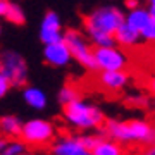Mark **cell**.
Listing matches in <instances>:
<instances>
[{"instance_id":"4","label":"cell","mask_w":155,"mask_h":155,"mask_svg":"<svg viewBox=\"0 0 155 155\" xmlns=\"http://www.w3.org/2000/svg\"><path fill=\"white\" fill-rule=\"evenodd\" d=\"M0 74L9 79L11 86H24L28 81L26 59L16 50L0 52Z\"/></svg>"},{"instance_id":"1","label":"cell","mask_w":155,"mask_h":155,"mask_svg":"<svg viewBox=\"0 0 155 155\" xmlns=\"http://www.w3.org/2000/svg\"><path fill=\"white\" fill-rule=\"evenodd\" d=\"M105 136L116 140L122 145H138V147H155V124L147 119H109L104 121Z\"/></svg>"},{"instance_id":"9","label":"cell","mask_w":155,"mask_h":155,"mask_svg":"<svg viewBox=\"0 0 155 155\" xmlns=\"http://www.w3.org/2000/svg\"><path fill=\"white\" fill-rule=\"evenodd\" d=\"M62 22L59 14L54 11H48L41 19V26H40V40L47 43H54V41H61L62 40Z\"/></svg>"},{"instance_id":"25","label":"cell","mask_w":155,"mask_h":155,"mask_svg":"<svg viewBox=\"0 0 155 155\" xmlns=\"http://www.w3.org/2000/svg\"><path fill=\"white\" fill-rule=\"evenodd\" d=\"M124 5H126L127 11H131V9L140 7V0H126V2H124Z\"/></svg>"},{"instance_id":"19","label":"cell","mask_w":155,"mask_h":155,"mask_svg":"<svg viewBox=\"0 0 155 155\" xmlns=\"http://www.w3.org/2000/svg\"><path fill=\"white\" fill-rule=\"evenodd\" d=\"M79 98V91H78L76 86H72V84H66V86H62L59 90V93H57V100H59V104L62 107L67 105V104H71L72 100Z\"/></svg>"},{"instance_id":"18","label":"cell","mask_w":155,"mask_h":155,"mask_svg":"<svg viewBox=\"0 0 155 155\" xmlns=\"http://www.w3.org/2000/svg\"><path fill=\"white\" fill-rule=\"evenodd\" d=\"M86 35L95 43V47H112V45H116L114 35L104 33V31H86Z\"/></svg>"},{"instance_id":"12","label":"cell","mask_w":155,"mask_h":155,"mask_svg":"<svg viewBox=\"0 0 155 155\" xmlns=\"http://www.w3.org/2000/svg\"><path fill=\"white\" fill-rule=\"evenodd\" d=\"M114 38H116V45H121V47L129 48V47L138 45L140 40H141V36H140L138 29L131 28L127 22H121L119 28L114 31Z\"/></svg>"},{"instance_id":"3","label":"cell","mask_w":155,"mask_h":155,"mask_svg":"<svg viewBox=\"0 0 155 155\" xmlns=\"http://www.w3.org/2000/svg\"><path fill=\"white\" fill-rule=\"evenodd\" d=\"M121 22H124V12L119 7L104 5L84 17V28L86 31H104L114 35Z\"/></svg>"},{"instance_id":"31","label":"cell","mask_w":155,"mask_h":155,"mask_svg":"<svg viewBox=\"0 0 155 155\" xmlns=\"http://www.w3.org/2000/svg\"><path fill=\"white\" fill-rule=\"evenodd\" d=\"M152 116H153V119H155V98H153V102H152Z\"/></svg>"},{"instance_id":"26","label":"cell","mask_w":155,"mask_h":155,"mask_svg":"<svg viewBox=\"0 0 155 155\" xmlns=\"http://www.w3.org/2000/svg\"><path fill=\"white\" fill-rule=\"evenodd\" d=\"M7 9H9V0H0V17L5 16Z\"/></svg>"},{"instance_id":"22","label":"cell","mask_w":155,"mask_h":155,"mask_svg":"<svg viewBox=\"0 0 155 155\" xmlns=\"http://www.w3.org/2000/svg\"><path fill=\"white\" fill-rule=\"evenodd\" d=\"M100 138H102L100 134H81V136H79L81 143H83L86 148H90V150H91L95 145H97V141H98Z\"/></svg>"},{"instance_id":"16","label":"cell","mask_w":155,"mask_h":155,"mask_svg":"<svg viewBox=\"0 0 155 155\" xmlns=\"http://www.w3.org/2000/svg\"><path fill=\"white\" fill-rule=\"evenodd\" d=\"M152 17H150V12L148 9H143V7L140 5L136 9H131V11H127V16H124V22H127L131 28L134 29H141L150 21Z\"/></svg>"},{"instance_id":"28","label":"cell","mask_w":155,"mask_h":155,"mask_svg":"<svg viewBox=\"0 0 155 155\" xmlns=\"http://www.w3.org/2000/svg\"><path fill=\"white\" fill-rule=\"evenodd\" d=\"M138 155H155V147H143Z\"/></svg>"},{"instance_id":"13","label":"cell","mask_w":155,"mask_h":155,"mask_svg":"<svg viewBox=\"0 0 155 155\" xmlns=\"http://www.w3.org/2000/svg\"><path fill=\"white\" fill-rule=\"evenodd\" d=\"M22 100L26 102V105L35 109V110H43L48 104L47 93L38 86H26L22 90Z\"/></svg>"},{"instance_id":"2","label":"cell","mask_w":155,"mask_h":155,"mask_svg":"<svg viewBox=\"0 0 155 155\" xmlns=\"http://www.w3.org/2000/svg\"><path fill=\"white\" fill-rule=\"evenodd\" d=\"M64 119L74 129L93 131L104 124L105 116L98 105H95V104L79 97V98L72 100L71 104L64 105Z\"/></svg>"},{"instance_id":"8","label":"cell","mask_w":155,"mask_h":155,"mask_svg":"<svg viewBox=\"0 0 155 155\" xmlns=\"http://www.w3.org/2000/svg\"><path fill=\"white\" fill-rule=\"evenodd\" d=\"M50 155H91V150L86 148L79 136H61L50 147Z\"/></svg>"},{"instance_id":"23","label":"cell","mask_w":155,"mask_h":155,"mask_svg":"<svg viewBox=\"0 0 155 155\" xmlns=\"http://www.w3.org/2000/svg\"><path fill=\"white\" fill-rule=\"evenodd\" d=\"M127 104L133 107H147L148 105V98L143 95H133V97H127Z\"/></svg>"},{"instance_id":"27","label":"cell","mask_w":155,"mask_h":155,"mask_svg":"<svg viewBox=\"0 0 155 155\" xmlns=\"http://www.w3.org/2000/svg\"><path fill=\"white\" fill-rule=\"evenodd\" d=\"M148 91L155 97V74H152L148 79Z\"/></svg>"},{"instance_id":"24","label":"cell","mask_w":155,"mask_h":155,"mask_svg":"<svg viewBox=\"0 0 155 155\" xmlns=\"http://www.w3.org/2000/svg\"><path fill=\"white\" fill-rule=\"evenodd\" d=\"M9 90H11V83H9V79H7L4 74H0V100L9 93Z\"/></svg>"},{"instance_id":"6","label":"cell","mask_w":155,"mask_h":155,"mask_svg":"<svg viewBox=\"0 0 155 155\" xmlns=\"http://www.w3.org/2000/svg\"><path fill=\"white\" fill-rule=\"evenodd\" d=\"M62 40L66 41L67 48H69V52H71V55L74 61H78L84 69H88V71H97L93 48L90 47L86 36L81 31H78V29H67L66 33L62 35Z\"/></svg>"},{"instance_id":"17","label":"cell","mask_w":155,"mask_h":155,"mask_svg":"<svg viewBox=\"0 0 155 155\" xmlns=\"http://www.w3.org/2000/svg\"><path fill=\"white\" fill-rule=\"evenodd\" d=\"M0 155H29V150H28V145L24 143L22 140L9 138L4 150L0 152Z\"/></svg>"},{"instance_id":"21","label":"cell","mask_w":155,"mask_h":155,"mask_svg":"<svg viewBox=\"0 0 155 155\" xmlns=\"http://www.w3.org/2000/svg\"><path fill=\"white\" fill-rule=\"evenodd\" d=\"M140 36H141V40L148 41V43H155V21L153 19H150L143 28L140 29Z\"/></svg>"},{"instance_id":"32","label":"cell","mask_w":155,"mask_h":155,"mask_svg":"<svg viewBox=\"0 0 155 155\" xmlns=\"http://www.w3.org/2000/svg\"><path fill=\"white\" fill-rule=\"evenodd\" d=\"M150 2V7H155V0H148Z\"/></svg>"},{"instance_id":"10","label":"cell","mask_w":155,"mask_h":155,"mask_svg":"<svg viewBox=\"0 0 155 155\" xmlns=\"http://www.w3.org/2000/svg\"><path fill=\"white\" fill-rule=\"evenodd\" d=\"M43 59L45 62L52 67H66L72 61V55L64 40L61 41H54V43H47L43 48Z\"/></svg>"},{"instance_id":"5","label":"cell","mask_w":155,"mask_h":155,"mask_svg":"<svg viewBox=\"0 0 155 155\" xmlns=\"http://www.w3.org/2000/svg\"><path fill=\"white\" fill-rule=\"evenodd\" d=\"M19 138L26 145H31V147H43V145H48L54 141L55 126L47 119L35 117V119L22 122Z\"/></svg>"},{"instance_id":"29","label":"cell","mask_w":155,"mask_h":155,"mask_svg":"<svg viewBox=\"0 0 155 155\" xmlns=\"http://www.w3.org/2000/svg\"><path fill=\"white\" fill-rule=\"evenodd\" d=\"M7 140H9V138H5V136H2V134H0V152L4 150V147H5V143H7Z\"/></svg>"},{"instance_id":"14","label":"cell","mask_w":155,"mask_h":155,"mask_svg":"<svg viewBox=\"0 0 155 155\" xmlns=\"http://www.w3.org/2000/svg\"><path fill=\"white\" fill-rule=\"evenodd\" d=\"M91 155H126V150L122 143L109 136H102L91 148Z\"/></svg>"},{"instance_id":"20","label":"cell","mask_w":155,"mask_h":155,"mask_svg":"<svg viewBox=\"0 0 155 155\" xmlns=\"http://www.w3.org/2000/svg\"><path fill=\"white\" fill-rule=\"evenodd\" d=\"M4 17H5L9 22H12V24H22L24 19H26V17H24V11H22L17 4H11V2H9V9H7Z\"/></svg>"},{"instance_id":"11","label":"cell","mask_w":155,"mask_h":155,"mask_svg":"<svg viewBox=\"0 0 155 155\" xmlns=\"http://www.w3.org/2000/svg\"><path fill=\"white\" fill-rule=\"evenodd\" d=\"M97 81L105 91L117 93V91H122L129 84V74L126 72V69H121V71H100Z\"/></svg>"},{"instance_id":"30","label":"cell","mask_w":155,"mask_h":155,"mask_svg":"<svg viewBox=\"0 0 155 155\" xmlns=\"http://www.w3.org/2000/svg\"><path fill=\"white\" fill-rule=\"evenodd\" d=\"M148 12H150V17H152V19L155 21V7H150Z\"/></svg>"},{"instance_id":"7","label":"cell","mask_w":155,"mask_h":155,"mask_svg":"<svg viewBox=\"0 0 155 155\" xmlns=\"http://www.w3.org/2000/svg\"><path fill=\"white\" fill-rule=\"evenodd\" d=\"M93 57L98 71H121L129 66V57L117 45L97 47L93 50Z\"/></svg>"},{"instance_id":"15","label":"cell","mask_w":155,"mask_h":155,"mask_svg":"<svg viewBox=\"0 0 155 155\" xmlns=\"http://www.w3.org/2000/svg\"><path fill=\"white\" fill-rule=\"evenodd\" d=\"M22 121L17 116H2L0 117V134L5 138H19Z\"/></svg>"}]
</instances>
